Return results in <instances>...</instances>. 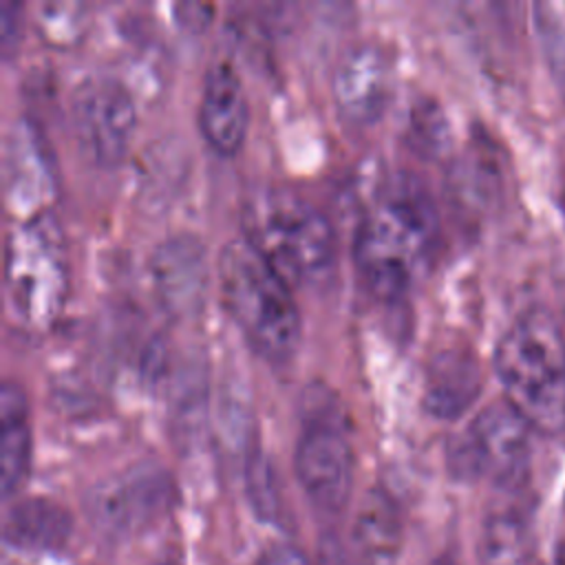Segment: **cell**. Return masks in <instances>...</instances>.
Here are the masks:
<instances>
[{"label": "cell", "mask_w": 565, "mask_h": 565, "mask_svg": "<svg viewBox=\"0 0 565 565\" xmlns=\"http://www.w3.org/2000/svg\"><path fill=\"white\" fill-rule=\"evenodd\" d=\"M435 565H455L452 561H439V563H435Z\"/></svg>", "instance_id": "cell-23"}, {"label": "cell", "mask_w": 565, "mask_h": 565, "mask_svg": "<svg viewBox=\"0 0 565 565\" xmlns=\"http://www.w3.org/2000/svg\"><path fill=\"white\" fill-rule=\"evenodd\" d=\"M243 238L289 282H316L333 263L335 234L309 199L282 185H256L243 201Z\"/></svg>", "instance_id": "cell-3"}, {"label": "cell", "mask_w": 565, "mask_h": 565, "mask_svg": "<svg viewBox=\"0 0 565 565\" xmlns=\"http://www.w3.org/2000/svg\"><path fill=\"white\" fill-rule=\"evenodd\" d=\"M66 294V254L55 216L33 212L4 238V300L15 322L49 324Z\"/></svg>", "instance_id": "cell-5"}, {"label": "cell", "mask_w": 565, "mask_h": 565, "mask_svg": "<svg viewBox=\"0 0 565 565\" xmlns=\"http://www.w3.org/2000/svg\"><path fill=\"white\" fill-rule=\"evenodd\" d=\"M505 402L547 435L565 430V335L545 309L521 313L494 347Z\"/></svg>", "instance_id": "cell-2"}, {"label": "cell", "mask_w": 565, "mask_h": 565, "mask_svg": "<svg viewBox=\"0 0 565 565\" xmlns=\"http://www.w3.org/2000/svg\"><path fill=\"white\" fill-rule=\"evenodd\" d=\"M216 278L223 307L249 347L267 360H285L300 338L291 285L241 236L218 254Z\"/></svg>", "instance_id": "cell-4"}, {"label": "cell", "mask_w": 565, "mask_h": 565, "mask_svg": "<svg viewBox=\"0 0 565 565\" xmlns=\"http://www.w3.org/2000/svg\"><path fill=\"white\" fill-rule=\"evenodd\" d=\"M532 426L508 404L497 402L452 437L448 463L461 479H490L494 486L514 490L530 468Z\"/></svg>", "instance_id": "cell-6"}, {"label": "cell", "mask_w": 565, "mask_h": 565, "mask_svg": "<svg viewBox=\"0 0 565 565\" xmlns=\"http://www.w3.org/2000/svg\"><path fill=\"white\" fill-rule=\"evenodd\" d=\"M71 534V514L49 499H24L4 519V541L26 552H60Z\"/></svg>", "instance_id": "cell-14"}, {"label": "cell", "mask_w": 565, "mask_h": 565, "mask_svg": "<svg viewBox=\"0 0 565 565\" xmlns=\"http://www.w3.org/2000/svg\"><path fill=\"white\" fill-rule=\"evenodd\" d=\"M31 457L29 408L22 388L4 380L0 386V486L9 499L26 477Z\"/></svg>", "instance_id": "cell-15"}, {"label": "cell", "mask_w": 565, "mask_h": 565, "mask_svg": "<svg viewBox=\"0 0 565 565\" xmlns=\"http://www.w3.org/2000/svg\"><path fill=\"white\" fill-rule=\"evenodd\" d=\"M258 565H311V563L307 561V556L300 550H296L291 545H280V547L269 550L260 558Z\"/></svg>", "instance_id": "cell-21"}, {"label": "cell", "mask_w": 565, "mask_h": 565, "mask_svg": "<svg viewBox=\"0 0 565 565\" xmlns=\"http://www.w3.org/2000/svg\"><path fill=\"white\" fill-rule=\"evenodd\" d=\"M338 113L358 126L375 121L391 93V64L375 42L351 44L338 60L331 77Z\"/></svg>", "instance_id": "cell-10"}, {"label": "cell", "mask_w": 565, "mask_h": 565, "mask_svg": "<svg viewBox=\"0 0 565 565\" xmlns=\"http://www.w3.org/2000/svg\"><path fill=\"white\" fill-rule=\"evenodd\" d=\"M71 126L82 152L102 166L124 157L132 128L135 102L113 75L84 77L71 93Z\"/></svg>", "instance_id": "cell-8"}, {"label": "cell", "mask_w": 565, "mask_h": 565, "mask_svg": "<svg viewBox=\"0 0 565 565\" xmlns=\"http://www.w3.org/2000/svg\"><path fill=\"white\" fill-rule=\"evenodd\" d=\"M22 31V15H20V4L11 0L0 2V51L2 55H11L13 49L18 46Z\"/></svg>", "instance_id": "cell-20"}, {"label": "cell", "mask_w": 565, "mask_h": 565, "mask_svg": "<svg viewBox=\"0 0 565 565\" xmlns=\"http://www.w3.org/2000/svg\"><path fill=\"white\" fill-rule=\"evenodd\" d=\"M437 238V207L426 185L408 172L391 174L358 223L353 260L371 294L395 300L430 263Z\"/></svg>", "instance_id": "cell-1"}, {"label": "cell", "mask_w": 565, "mask_h": 565, "mask_svg": "<svg viewBox=\"0 0 565 565\" xmlns=\"http://www.w3.org/2000/svg\"><path fill=\"white\" fill-rule=\"evenodd\" d=\"M247 497L254 512L265 521H276L280 514V499L274 472L263 457H252L247 463Z\"/></svg>", "instance_id": "cell-18"}, {"label": "cell", "mask_w": 565, "mask_h": 565, "mask_svg": "<svg viewBox=\"0 0 565 565\" xmlns=\"http://www.w3.org/2000/svg\"><path fill=\"white\" fill-rule=\"evenodd\" d=\"M247 97L243 84L227 60L214 62L203 82L196 121L205 141L221 154L241 148L247 132Z\"/></svg>", "instance_id": "cell-12"}, {"label": "cell", "mask_w": 565, "mask_h": 565, "mask_svg": "<svg viewBox=\"0 0 565 565\" xmlns=\"http://www.w3.org/2000/svg\"><path fill=\"white\" fill-rule=\"evenodd\" d=\"M150 276L161 307L172 318L194 316L210 280L203 243L188 232L168 236L150 256Z\"/></svg>", "instance_id": "cell-11"}, {"label": "cell", "mask_w": 565, "mask_h": 565, "mask_svg": "<svg viewBox=\"0 0 565 565\" xmlns=\"http://www.w3.org/2000/svg\"><path fill=\"white\" fill-rule=\"evenodd\" d=\"M422 119H415L413 128H415V137L417 143H422V148L426 152H439L446 146V121L439 115V110L435 106H419Z\"/></svg>", "instance_id": "cell-19"}, {"label": "cell", "mask_w": 565, "mask_h": 565, "mask_svg": "<svg viewBox=\"0 0 565 565\" xmlns=\"http://www.w3.org/2000/svg\"><path fill=\"white\" fill-rule=\"evenodd\" d=\"M174 501L170 475L154 463H137L95 483L86 514L108 539H128L154 523Z\"/></svg>", "instance_id": "cell-7"}, {"label": "cell", "mask_w": 565, "mask_h": 565, "mask_svg": "<svg viewBox=\"0 0 565 565\" xmlns=\"http://www.w3.org/2000/svg\"><path fill=\"white\" fill-rule=\"evenodd\" d=\"M552 565H565V543L558 547V552H556Z\"/></svg>", "instance_id": "cell-22"}, {"label": "cell", "mask_w": 565, "mask_h": 565, "mask_svg": "<svg viewBox=\"0 0 565 565\" xmlns=\"http://www.w3.org/2000/svg\"><path fill=\"white\" fill-rule=\"evenodd\" d=\"M477 554L481 565H525L530 532L521 510L505 505L490 512L483 521Z\"/></svg>", "instance_id": "cell-16"}, {"label": "cell", "mask_w": 565, "mask_h": 565, "mask_svg": "<svg viewBox=\"0 0 565 565\" xmlns=\"http://www.w3.org/2000/svg\"><path fill=\"white\" fill-rule=\"evenodd\" d=\"M296 477L324 512H340L353 486V450L335 424L316 419L305 426L294 457Z\"/></svg>", "instance_id": "cell-9"}, {"label": "cell", "mask_w": 565, "mask_h": 565, "mask_svg": "<svg viewBox=\"0 0 565 565\" xmlns=\"http://www.w3.org/2000/svg\"><path fill=\"white\" fill-rule=\"evenodd\" d=\"M355 541L371 556H388L399 543V519L393 501L373 490L364 497L355 519Z\"/></svg>", "instance_id": "cell-17"}, {"label": "cell", "mask_w": 565, "mask_h": 565, "mask_svg": "<svg viewBox=\"0 0 565 565\" xmlns=\"http://www.w3.org/2000/svg\"><path fill=\"white\" fill-rule=\"evenodd\" d=\"M481 391V371L466 351H441L433 358L424 380V406L439 419L459 417Z\"/></svg>", "instance_id": "cell-13"}]
</instances>
